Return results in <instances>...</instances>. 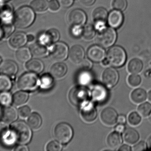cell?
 I'll use <instances>...</instances> for the list:
<instances>
[{
	"instance_id": "f1b7e54d",
	"label": "cell",
	"mask_w": 151,
	"mask_h": 151,
	"mask_svg": "<svg viewBox=\"0 0 151 151\" xmlns=\"http://www.w3.org/2000/svg\"><path fill=\"white\" fill-rule=\"evenodd\" d=\"M42 122L41 117L38 113H33L31 114L27 120V123L32 129H38L40 127Z\"/></svg>"
},
{
	"instance_id": "1f68e13d",
	"label": "cell",
	"mask_w": 151,
	"mask_h": 151,
	"mask_svg": "<svg viewBox=\"0 0 151 151\" xmlns=\"http://www.w3.org/2000/svg\"><path fill=\"white\" fill-rule=\"evenodd\" d=\"M96 34V28L91 24H88L82 28L81 36L84 40H91Z\"/></svg>"
},
{
	"instance_id": "ba28073f",
	"label": "cell",
	"mask_w": 151,
	"mask_h": 151,
	"mask_svg": "<svg viewBox=\"0 0 151 151\" xmlns=\"http://www.w3.org/2000/svg\"><path fill=\"white\" fill-rule=\"evenodd\" d=\"M51 58L57 62H61L67 58L68 54V47L65 43H57L52 45L50 49Z\"/></svg>"
},
{
	"instance_id": "5bb4252c",
	"label": "cell",
	"mask_w": 151,
	"mask_h": 151,
	"mask_svg": "<svg viewBox=\"0 0 151 151\" xmlns=\"http://www.w3.org/2000/svg\"><path fill=\"white\" fill-rule=\"evenodd\" d=\"M81 107V116L84 121L90 123L95 120L97 117V111L92 103L88 102Z\"/></svg>"
},
{
	"instance_id": "6f0895ef",
	"label": "cell",
	"mask_w": 151,
	"mask_h": 151,
	"mask_svg": "<svg viewBox=\"0 0 151 151\" xmlns=\"http://www.w3.org/2000/svg\"><path fill=\"white\" fill-rule=\"evenodd\" d=\"M34 36L30 34L27 36V41L32 42L34 40Z\"/></svg>"
},
{
	"instance_id": "836d02e7",
	"label": "cell",
	"mask_w": 151,
	"mask_h": 151,
	"mask_svg": "<svg viewBox=\"0 0 151 151\" xmlns=\"http://www.w3.org/2000/svg\"><path fill=\"white\" fill-rule=\"evenodd\" d=\"M54 79L52 75H50L48 74H43L40 80L41 87L45 90L51 88L54 85Z\"/></svg>"
},
{
	"instance_id": "ab89813d",
	"label": "cell",
	"mask_w": 151,
	"mask_h": 151,
	"mask_svg": "<svg viewBox=\"0 0 151 151\" xmlns=\"http://www.w3.org/2000/svg\"><path fill=\"white\" fill-rule=\"evenodd\" d=\"M11 95L6 91L2 92L0 94V103L3 105H9L12 101Z\"/></svg>"
},
{
	"instance_id": "7402d4cb",
	"label": "cell",
	"mask_w": 151,
	"mask_h": 151,
	"mask_svg": "<svg viewBox=\"0 0 151 151\" xmlns=\"http://www.w3.org/2000/svg\"><path fill=\"white\" fill-rule=\"evenodd\" d=\"M1 117L3 120L7 123L14 122L17 118V110L12 106L7 105L2 110Z\"/></svg>"
},
{
	"instance_id": "e575fe53",
	"label": "cell",
	"mask_w": 151,
	"mask_h": 151,
	"mask_svg": "<svg viewBox=\"0 0 151 151\" xmlns=\"http://www.w3.org/2000/svg\"><path fill=\"white\" fill-rule=\"evenodd\" d=\"M92 75L88 71H84L81 72L78 75L77 79L81 85H87L92 81Z\"/></svg>"
},
{
	"instance_id": "d6a6232c",
	"label": "cell",
	"mask_w": 151,
	"mask_h": 151,
	"mask_svg": "<svg viewBox=\"0 0 151 151\" xmlns=\"http://www.w3.org/2000/svg\"><path fill=\"white\" fill-rule=\"evenodd\" d=\"M28 94L24 91H19L14 94L12 98L13 103L16 105H20L26 103L28 99Z\"/></svg>"
},
{
	"instance_id": "be15d7a7",
	"label": "cell",
	"mask_w": 151,
	"mask_h": 151,
	"mask_svg": "<svg viewBox=\"0 0 151 151\" xmlns=\"http://www.w3.org/2000/svg\"><path fill=\"white\" fill-rule=\"evenodd\" d=\"M150 121H151V113L150 114Z\"/></svg>"
},
{
	"instance_id": "d590c367",
	"label": "cell",
	"mask_w": 151,
	"mask_h": 151,
	"mask_svg": "<svg viewBox=\"0 0 151 151\" xmlns=\"http://www.w3.org/2000/svg\"><path fill=\"white\" fill-rule=\"evenodd\" d=\"M12 87V82L7 75H0V91L4 92L9 90Z\"/></svg>"
},
{
	"instance_id": "f546056e",
	"label": "cell",
	"mask_w": 151,
	"mask_h": 151,
	"mask_svg": "<svg viewBox=\"0 0 151 151\" xmlns=\"http://www.w3.org/2000/svg\"><path fill=\"white\" fill-rule=\"evenodd\" d=\"M16 57L19 62L26 63L31 59V51L27 48H20L17 51Z\"/></svg>"
},
{
	"instance_id": "52a82bcc",
	"label": "cell",
	"mask_w": 151,
	"mask_h": 151,
	"mask_svg": "<svg viewBox=\"0 0 151 151\" xmlns=\"http://www.w3.org/2000/svg\"><path fill=\"white\" fill-rule=\"evenodd\" d=\"M40 80L34 73H26L21 75L17 82L19 88L26 91H32L37 88Z\"/></svg>"
},
{
	"instance_id": "11a10c76",
	"label": "cell",
	"mask_w": 151,
	"mask_h": 151,
	"mask_svg": "<svg viewBox=\"0 0 151 151\" xmlns=\"http://www.w3.org/2000/svg\"><path fill=\"white\" fill-rule=\"evenodd\" d=\"M15 150L16 151H28V149L25 145H21L17 146L15 149Z\"/></svg>"
},
{
	"instance_id": "60d3db41",
	"label": "cell",
	"mask_w": 151,
	"mask_h": 151,
	"mask_svg": "<svg viewBox=\"0 0 151 151\" xmlns=\"http://www.w3.org/2000/svg\"><path fill=\"white\" fill-rule=\"evenodd\" d=\"M127 5V0H113L112 6L115 9L119 11H124Z\"/></svg>"
},
{
	"instance_id": "8d00e7d4",
	"label": "cell",
	"mask_w": 151,
	"mask_h": 151,
	"mask_svg": "<svg viewBox=\"0 0 151 151\" xmlns=\"http://www.w3.org/2000/svg\"><path fill=\"white\" fill-rule=\"evenodd\" d=\"M137 111L141 116L148 117L151 113V104L148 102L143 103L138 106Z\"/></svg>"
},
{
	"instance_id": "83f0119b",
	"label": "cell",
	"mask_w": 151,
	"mask_h": 151,
	"mask_svg": "<svg viewBox=\"0 0 151 151\" xmlns=\"http://www.w3.org/2000/svg\"><path fill=\"white\" fill-rule=\"evenodd\" d=\"M143 68V64L141 59L134 58L130 60L128 64V71L132 74L139 73L142 72Z\"/></svg>"
},
{
	"instance_id": "8992f818",
	"label": "cell",
	"mask_w": 151,
	"mask_h": 151,
	"mask_svg": "<svg viewBox=\"0 0 151 151\" xmlns=\"http://www.w3.org/2000/svg\"><path fill=\"white\" fill-rule=\"evenodd\" d=\"M55 139L62 144L69 142L73 136V130L71 126L65 122H61L55 127L54 130Z\"/></svg>"
},
{
	"instance_id": "f5cc1de1",
	"label": "cell",
	"mask_w": 151,
	"mask_h": 151,
	"mask_svg": "<svg viewBox=\"0 0 151 151\" xmlns=\"http://www.w3.org/2000/svg\"><path fill=\"white\" fill-rule=\"evenodd\" d=\"M119 151H130L132 150L131 147L128 144H124L120 147L119 149L118 150Z\"/></svg>"
},
{
	"instance_id": "ffe728a7",
	"label": "cell",
	"mask_w": 151,
	"mask_h": 151,
	"mask_svg": "<svg viewBox=\"0 0 151 151\" xmlns=\"http://www.w3.org/2000/svg\"><path fill=\"white\" fill-rule=\"evenodd\" d=\"M48 45L41 42L35 43L30 48L31 53L35 57L42 58L45 56L48 53Z\"/></svg>"
},
{
	"instance_id": "9f6ffc18",
	"label": "cell",
	"mask_w": 151,
	"mask_h": 151,
	"mask_svg": "<svg viewBox=\"0 0 151 151\" xmlns=\"http://www.w3.org/2000/svg\"><path fill=\"white\" fill-rule=\"evenodd\" d=\"M118 121L119 124H125L126 122V117L124 115H120L118 117Z\"/></svg>"
},
{
	"instance_id": "f6af8a7d",
	"label": "cell",
	"mask_w": 151,
	"mask_h": 151,
	"mask_svg": "<svg viewBox=\"0 0 151 151\" xmlns=\"http://www.w3.org/2000/svg\"><path fill=\"white\" fill-rule=\"evenodd\" d=\"M148 145L146 143L143 141H141L133 147V150L134 151H142L147 150Z\"/></svg>"
},
{
	"instance_id": "d4e9b609",
	"label": "cell",
	"mask_w": 151,
	"mask_h": 151,
	"mask_svg": "<svg viewBox=\"0 0 151 151\" xmlns=\"http://www.w3.org/2000/svg\"><path fill=\"white\" fill-rule=\"evenodd\" d=\"M107 145L109 147L116 150L120 148L122 142L121 135L119 132H114L111 133L107 137Z\"/></svg>"
},
{
	"instance_id": "e0dca14e",
	"label": "cell",
	"mask_w": 151,
	"mask_h": 151,
	"mask_svg": "<svg viewBox=\"0 0 151 151\" xmlns=\"http://www.w3.org/2000/svg\"><path fill=\"white\" fill-rule=\"evenodd\" d=\"M59 32L56 29H51L41 35L40 42L49 45L56 42L59 40Z\"/></svg>"
},
{
	"instance_id": "44dd1931",
	"label": "cell",
	"mask_w": 151,
	"mask_h": 151,
	"mask_svg": "<svg viewBox=\"0 0 151 151\" xmlns=\"http://www.w3.org/2000/svg\"><path fill=\"white\" fill-rule=\"evenodd\" d=\"M27 41V36L25 34L18 32L12 35L10 38L9 43L13 48H19L24 46Z\"/></svg>"
},
{
	"instance_id": "3957f363",
	"label": "cell",
	"mask_w": 151,
	"mask_h": 151,
	"mask_svg": "<svg viewBox=\"0 0 151 151\" xmlns=\"http://www.w3.org/2000/svg\"><path fill=\"white\" fill-rule=\"evenodd\" d=\"M106 59L110 65L114 67H121L126 62L127 54L123 48L120 46H114L107 51Z\"/></svg>"
},
{
	"instance_id": "f907efd6",
	"label": "cell",
	"mask_w": 151,
	"mask_h": 151,
	"mask_svg": "<svg viewBox=\"0 0 151 151\" xmlns=\"http://www.w3.org/2000/svg\"><path fill=\"white\" fill-rule=\"evenodd\" d=\"M61 6L64 7H69L73 3V0H58Z\"/></svg>"
},
{
	"instance_id": "5b68a950",
	"label": "cell",
	"mask_w": 151,
	"mask_h": 151,
	"mask_svg": "<svg viewBox=\"0 0 151 151\" xmlns=\"http://www.w3.org/2000/svg\"><path fill=\"white\" fill-rule=\"evenodd\" d=\"M116 39V31L113 28L106 26L98 30L96 41L99 46L103 48H107L114 44Z\"/></svg>"
},
{
	"instance_id": "91938a15",
	"label": "cell",
	"mask_w": 151,
	"mask_h": 151,
	"mask_svg": "<svg viewBox=\"0 0 151 151\" xmlns=\"http://www.w3.org/2000/svg\"><path fill=\"white\" fill-rule=\"evenodd\" d=\"M102 64H103L104 66H107V65L109 64V63H108L107 59H104V60L102 61Z\"/></svg>"
},
{
	"instance_id": "2e32d148",
	"label": "cell",
	"mask_w": 151,
	"mask_h": 151,
	"mask_svg": "<svg viewBox=\"0 0 151 151\" xmlns=\"http://www.w3.org/2000/svg\"><path fill=\"white\" fill-rule=\"evenodd\" d=\"M18 66L14 61L6 60L0 65V72L7 76H13L18 71Z\"/></svg>"
},
{
	"instance_id": "603a6c76",
	"label": "cell",
	"mask_w": 151,
	"mask_h": 151,
	"mask_svg": "<svg viewBox=\"0 0 151 151\" xmlns=\"http://www.w3.org/2000/svg\"><path fill=\"white\" fill-rule=\"evenodd\" d=\"M67 67L64 63L58 62L53 65L50 68V72L52 76L56 79H61L66 74Z\"/></svg>"
},
{
	"instance_id": "7c38bea8",
	"label": "cell",
	"mask_w": 151,
	"mask_h": 151,
	"mask_svg": "<svg viewBox=\"0 0 151 151\" xmlns=\"http://www.w3.org/2000/svg\"><path fill=\"white\" fill-rule=\"evenodd\" d=\"M91 97L92 100L98 103H102L107 100L108 96L107 89L100 84H96L92 88Z\"/></svg>"
},
{
	"instance_id": "f35d334b",
	"label": "cell",
	"mask_w": 151,
	"mask_h": 151,
	"mask_svg": "<svg viewBox=\"0 0 151 151\" xmlns=\"http://www.w3.org/2000/svg\"><path fill=\"white\" fill-rule=\"evenodd\" d=\"M128 82L131 87H138L142 82V78L140 75L132 74L128 78Z\"/></svg>"
},
{
	"instance_id": "c3c4849f",
	"label": "cell",
	"mask_w": 151,
	"mask_h": 151,
	"mask_svg": "<svg viewBox=\"0 0 151 151\" xmlns=\"http://www.w3.org/2000/svg\"><path fill=\"white\" fill-rule=\"evenodd\" d=\"M82 28L80 27H72L71 33L74 37H78L81 35Z\"/></svg>"
},
{
	"instance_id": "8fae6325",
	"label": "cell",
	"mask_w": 151,
	"mask_h": 151,
	"mask_svg": "<svg viewBox=\"0 0 151 151\" xmlns=\"http://www.w3.org/2000/svg\"><path fill=\"white\" fill-rule=\"evenodd\" d=\"M119 79V73L113 68H106L102 74L103 82L108 87H114L118 83Z\"/></svg>"
},
{
	"instance_id": "d6986e66",
	"label": "cell",
	"mask_w": 151,
	"mask_h": 151,
	"mask_svg": "<svg viewBox=\"0 0 151 151\" xmlns=\"http://www.w3.org/2000/svg\"><path fill=\"white\" fill-rule=\"evenodd\" d=\"M107 21L108 25L111 27L115 28H119L123 23V15L119 11H112L109 13Z\"/></svg>"
},
{
	"instance_id": "6125c7cd",
	"label": "cell",
	"mask_w": 151,
	"mask_h": 151,
	"mask_svg": "<svg viewBox=\"0 0 151 151\" xmlns=\"http://www.w3.org/2000/svg\"><path fill=\"white\" fill-rule=\"evenodd\" d=\"M2 61V58L0 56V64H1V62Z\"/></svg>"
},
{
	"instance_id": "9a60e30c",
	"label": "cell",
	"mask_w": 151,
	"mask_h": 151,
	"mask_svg": "<svg viewBox=\"0 0 151 151\" xmlns=\"http://www.w3.org/2000/svg\"><path fill=\"white\" fill-rule=\"evenodd\" d=\"M105 51L103 47L98 45H93L89 48L87 56L90 60L94 62H100L104 59Z\"/></svg>"
},
{
	"instance_id": "4dcf8cb0",
	"label": "cell",
	"mask_w": 151,
	"mask_h": 151,
	"mask_svg": "<svg viewBox=\"0 0 151 151\" xmlns=\"http://www.w3.org/2000/svg\"><path fill=\"white\" fill-rule=\"evenodd\" d=\"M48 6L49 3L47 0H34L31 4L32 9L39 12L45 11Z\"/></svg>"
},
{
	"instance_id": "816d5d0a",
	"label": "cell",
	"mask_w": 151,
	"mask_h": 151,
	"mask_svg": "<svg viewBox=\"0 0 151 151\" xmlns=\"http://www.w3.org/2000/svg\"><path fill=\"white\" fill-rule=\"evenodd\" d=\"M96 0H79L80 4L83 6H88L92 5Z\"/></svg>"
},
{
	"instance_id": "b9f144b4",
	"label": "cell",
	"mask_w": 151,
	"mask_h": 151,
	"mask_svg": "<svg viewBox=\"0 0 151 151\" xmlns=\"http://www.w3.org/2000/svg\"><path fill=\"white\" fill-rule=\"evenodd\" d=\"M62 145L56 141H51L47 144L46 150L47 151H60L62 150Z\"/></svg>"
},
{
	"instance_id": "bcb514c9",
	"label": "cell",
	"mask_w": 151,
	"mask_h": 151,
	"mask_svg": "<svg viewBox=\"0 0 151 151\" xmlns=\"http://www.w3.org/2000/svg\"><path fill=\"white\" fill-rule=\"evenodd\" d=\"M31 113V109L28 106H23L19 110V114L22 118H26Z\"/></svg>"
},
{
	"instance_id": "4fadbf2b",
	"label": "cell",
	"mask_w": 151,
	"mask_h": 151,
	"mask_svg": "<svg viewBox=\"0 0 151 151\" xmlns=\"http://www.w3.org/2000/svg\"><path fill=\"white\" fill-rule=\"evenodd\" d=\"M118 115L117 112L111 107H106L103 110L100 114L101 121L108 126H114L118 121Z\"/></svg>"
},
{
	"instance_id": "74e56055",
	"label": "cell",
	"mask_w": 151,
	"mask_h": 151,
	"mask_svg": "<svg viewBox=\"0 0 151 151\" xmlns=\"http://www.w3.org/2000/svg\"><path fill=\"white\" fill-rule=\"evenodd\" d=\"M129 123L132 126H137L141 123L142 118L141 115L137 112L134 111L129 113L128 118Z\"/></svg>"
},
{
	"instance_id": "681fc988",
	"label": "cell",
	"mask_w": 151,
	"mask_h": 151,
	"mask_svg": "<svg viewBox=\"0 0 151 151\" xmlns=\"http://www.w3.org/2000/svg\"><path fill=\"white\" fill-rule=\"evenodd\" d=\"M59 3L56 0H51L49 3V6L51 10L55 11L58 10L59 9Z\"/></svg>"
},
{
	"instance_id": "484cf974",
	"label": "cell",
	"mask_w": 151,
	"mask_h": 151,
	"mask_svg": "<svg viewBox=\"0 0 151 151\" xmlns=\"http://www.w3.org/2000/svg\"><path fill=\"white\" fill-rule=\"evenodd\" d=\"M148 95L145 90L138 88L134 90L130 95L131 100L135 103L140 104L143 103L147 99Z\"/></svg>"
},
{
	"instance_id": "277c9868",
	"label": "cell",
	"mask_w": 151,
	"mask_h": 151,
	"mask_svg": "<svg viewBox=\"0 0 151 151\" xmlns=\"http://www.w3.org/2000/svg\"><path fill=\"white\" fill-rule=\"evenodd\" d=\"M90 97L89 90L82 86H77L72 89L69 94V99L73 105L82 106L87 103Z\"/></svg>"
},
{
	"instance_id": "7dc6e473",
	"label": "cell",
	"mask_w": 151,
	"mask_h": 151,
	"mask_svg": "<svg viewBox=\"0 0 151 151\" xmlns=\"http://www.w3.org/2000/svg\"><path fill=\"white\" fill-rule=\"evenodd\" d=\"M80 67L84 71H88L92 67V64L89 59H83L80 63Z\"/></svg>"
},
{
	"instance_id": "ee69618b",
	"label": "cell",
	"mask_w": 151,
	"mask_h": 151,
	"mask_svg": "<svg viewBox=\"0 0 151 151\" xmlns=\"http://www.w3.org/2000/svg\"><path fill=\"white\" fill-rule=\"evenodd\" d=\"M8 124L0 121V140L1 141L10 132Z\"/></svg>"
},
{
	"instance_id": "6da1fadb",
	"label": "cell",
	"mask_w": 151,
	"mask_h": 151,
	"mask_svg": "<svg viewBox=\"0 0 151 151\" xmlns=\"http://www.w3.org/2000/svg\"><path fill=\"white\" fill-rule=\"evenodd\" d=\"M30 127L24 121H18L11 125L10 131L16 141L21 144H27L30 142L32 137Z\"/></svg>"
},
{
	"instance_id": "ac0fdd59",
	"label": "cell",
	"mask_w": 151,
	"mask_h": 151,
	"mask_svg": "<svg viewBox=\"0 0 151 151\" xmlns=\"http://www.w3.org/2000/svg\"><path fill=\"white\" fill-rule=\"evenodd\" d=\"M84 51L83 48L80 45H75L72 47L69 52L70 60L74 64H80L83 59Z\"/></svg>"
},
{
	"instance_id": "4316f807",
	"label": "cell",
	"mask_w": 151,
	"mask_h": 151,
	"mask_svg": "<svg viewBox=\"0 0 151 151\" xmlns=\"http://www.w3.org/2000/svg\"><path fill=\"white\" fill-rule=\"evenodd\" d=\"M26 66L28 71L37 74L41 72L44 69L43 63L38 59H33L30 60L27 62Z\"/></svg>"
},
{
	"instance_id": "680465c9",
	"label": "cell",
	"mask_w": 151,
	"mask_h": 151,
	"mask_svg": "<svg viewBox=\"0 0 151 151\" xmlns=\"http://www.w3.org/2000/svg\"><path fill=\"white\" fill-rule=\"evenodd\" d=\"M148 146L149 148V149L151 150V136L149 138L148 141Z\"/></svg>"
},
{
	"instance_id": "30bf717a",
	"label": "cell",
	"mask_w": 151,
	"mask_h": 151,
	"mask_svg": "<svg viewBox=\"0 0 151 151\" xmlns=\"http://www.w3.org/2000/svg\"><path fill=\"white\" fill-rule=\"evenodd\" d=\"M95 28L98 31L106 27V20L108 18L107 11L102 7L97 8L92 14Z\"/></svg>"
},
{
	"instance_id": "e7e4bbea",
	"label": "cell",
	"mask_w": 151,
	"mask_h": 151,
	"mask_svg": "<svg viewBox=\"0 0 151 151\" xmlns=\"http://www.w3.org/2000/svg\"><path fill=\"white\" fill-rule=\"evenodd\" d=\"M2 1H8V0H2Z\"/></svg>"
},
{
	"instance_id": "7a4b0ae2",
	"label": "cell",
	"mask_w": 151,
	"mask_h": 151,
	"mask_svg": "<svg viewBox=\"0 0 151 151\" xmlns=\"http://www.w3.org/2000/svg\"><path fill=\"white\" fill-rule=\"evenodd\" d=\"M35 14L30 7L24 6L19 9L15 13L14 22L17 27L24 28L31 25L34 21Z\"/></svg>"
},
{
	"instance_id": "cb8c5ba5",
	"label": "cell",
	"mask_w": 151,
	"mask_h": 151,
	"mask_svg": "<svg viewBox=\"0 0 151 151\" xmlns=\"http://www.w3.org/2000/svg\"><path fill=\"white\" fill-rule=\"evenodd\" d=\"M123 139L127 143L133 144L136 143L140 138L139 133L136 129L129 128L123 132Z\"/></svg>"
},
{
	"instance_id": "94428289",
	"label": "cell",
	"mask_w": 151,
	"mask_h": 151,
	"mask_svg": "<svg viewBox=\"0 0 151 151\" xmlns=\"http://www.w3.org/2000/svg\"><path fill=\"white\" fill-rule=\"evenodd\" d=\"M148 98L149 101L151 103V90L149 91L148 94Z\"/></svg>"
},
{
	"instance_id": "7bdbcfd3",
	"label": "cell",
	"mask_w": 151,
	"mask_h": 151,
	"mask_svg": "<svg viewBox=\"0 0 151 151\" xmlns=\"http://www.w3.org/2000/svg\"><path fill=\"white\" fill-rule=\"evenodd\" d=\"M1 28V33L3 36L7 37L9 36L12 33L13 30V27L10 24H4L2 25Z\"/></svg>"
},
{
	"instance_id": "db71d44e",
	"label": "cell",
	"mask_w": 151,
	"mask_h": 151,
	"mask_svg": "<svg viewBox=\"0 0 151 151\" xmlns=\"http://www.w3.org/2000/svg\"><path fill=\"white\" fill-rule=\"evenodd\" d=\"M115 130L119 133H122L125 130V127L123 124H119L118 126H116L115 128Z\"/></svg>"
},
{
	"instance_id": "9c48e42d",
	"label": "cell",
	"mask_w": 151,
	"mask_h": 151,
	"mask_svg": "<svg viewBox=\"0 0 151 151\" xmlns=\"http://www.w3.org/2000/svg\"><path fill=\"white\" fill-rule=\"evenodd\" d=\"M67 19L72 26L81 27L86 22L87 17L83 11L75 9L69 12Z\"/></svg>"
}]
</instances>
